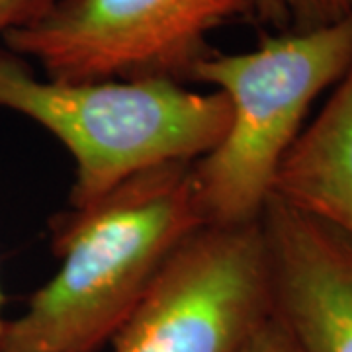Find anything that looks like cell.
Returning <instances> with one entry per match:
<instances>
[{"mask_svg": "<svg viewBox=\"0 0 352 352\" xmlns=\"http://www.w3.org/2000/svg\"><path fill=\"white\" fill-rule=\"evenodd\" d=\"M352 65V14L305 32L266 38L245 53H210L190 80L219 90L231 118L212 151L192 163L206 226L261 221L282 159L314 102Z\"/></svg>", "mask_w": 352, "mask_h": 352, "instance_id": "3", "label": "cell"}, {"mask_svg": "<svg viewBox=\"0 0 352 352\" xmlns=\"http://www.w3.org/2000/svg\"><path fill=\"white\" fill-rule=\"evenodd\" d=\"M270 198L352 239V65L282 159Z\"/></svg>", "mask_w": 352, "mask_h": 352, "instance_id": "7", "label": "cell"}, {"mask_svg": "<svg viewBox=\"0 0 352 352\" xmlns=\"http://www.w3.org/2000/svg\"><path fill=\"white\" fill-rule=\"evenodd\" d=\"M261 223L274 307L302 352H352V239L276 198Z\"/></svg>", "mask_w": 352, "mask_h": 352, "instance_id": "6", "label": "cell"}, {"mask_svg": "<svg viewBox=\"0 0 352 352\" xmlns=\"http://www.w3.org/2000/svg\"><path fill=\"white\" fill-rule=\"evenodd\" d=\"M274 309L261 221L184 241L110 340L113 352H239Z\"/></svg>", "mask_w": 352, "mask_h": 352, "instance_id": "5", "label": "cell"}, {"mask_svg": "<svg viewBox=\"0 0 352 352\" xmlns=\"http://www.w3.org/2000/svg\"><path fill=\"white\" fill-rule=\"evenodd\" d=\"M204 226L192 163L155 166L69 208L51 223L61 266L8 321L2 352H98Z\"/></svg>", "mask_w": 352, "mask_h": 352, "instance_id": "1", "label": "cell"}, {"mask_svg": "<svg viewBox=\"0 0 352 352\" xmlns=\"http://www.w3.org/2000/svg\"><path fill=\"white\" fill-rule=\"evenodd\" d=\"M0 108L30 118L73 155L71 208L100 200L155 166L198 161L231 118L219 90L198 92L170 78H39L10 50H0Z\"/></svg>", "mask_w": 352, "mask_h": 352, "instance_id": "2", "label": "cell"}, {"mask_svg": "<svg viewBox=\"0 0 352 352\" xmlns=\"http://www.w3.org/2000/svg\"><path fill=\"white\" fill-rule=\"evenodd\" d=\"M352 14V0H254L252 18L280 34L305 32Z\"/></svg>", "mask_w": 352, "mask_h": 352, "instance_id": "8", "label": "cell"}, {"mask_svg": "<svg viewBox=\"0 0 352 352\" xmlns=\"http://www.w3.org/2000/svg\"><path fill=\"white\" fill-rule=\"evenodd\" d=\"M2 307H4V294H2V288H0V352H2V342H4V337H6V325H8V321L2 317Z\"/></svg>", "mask_w": 352, "mask_h": 352, "instance_id": "11", "label": "cell"}, {"mask_svg": "<svg viewBox=\"0 0 352 352\" xmlns=\"http://www.w3.org/2000/svg\"><path fill=\"white\" fill-rule=\"evenodd\" d=\"M239 352H302L288 323L278 314L276 307L252 331Z\"/></svg>", "mask_w": 352, "mask_h": 352, "instance_id": "9", "label": "cell"}, {"mask_svg": "<svg viewBox=\"0 0 352 352\" xmlns=\"http://www.w3.org/2000/svg\"><path fill=\"white\" fill-rule=\"evenodd\" d=\"M252 8L254 0H57L4 45L53 80L186 82L212 53L210 34Z\"/></svg>", "mask_w": 352, "mask_h": 352, "instance_id": "4", "label": "cell"}, {"mask_svg": "<svg viewBox=\"0 0 352 352\" xmlns=\"http://www.w3.org/2000/svg\"><path fill=\"white\" fill-rule=\"evenodd\" d=\"M57 0H0V39L39 20Z\"/></svg>", "mask_w": 352, "mask_h": 352, "instance_id": "10", "label": "cell"}]
</instances>
